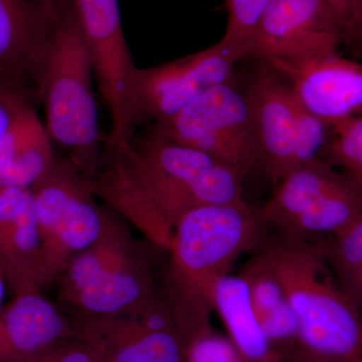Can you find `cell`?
<instances>
[{
	"instance_id": "8",
	"label": "cell",
	"mask_w": 362,
	"mask_h": 362,
	"mask_svg": "<svg viewBox=\"0 0 362 362\" xmlns=\"http://www.w3.org/2000/svg\"><path fill=\"white\" fill-rule=\"evenodd\" d=\"M153 132L211 154L247 177L258 169V145L251 102L233 81L206 94Z\"/></svg>"
},
{
	"instance_id": "22",
	"label": "cell",
	"mask_w": 362,
	"mask_h": 362,
	"mask_svg": "<svg viewBox=\"0 0 362 362\" xmlns=\"http://www.w3.org/2000/svg\"><path fill=\"white\" fill-rule=\"evenodd\" d=\"M296 144L295 168L309 162L323 159L332 134V127L307 110L295 97Z\"/></svg>"
},
{
	"instance_id": "7",
	"label": "cell",
	"mask_w": 362,
	"mask_h": 362,
	"mask_svg": "<svg viewBox=\"0 0 362 362\" xmlns=\"http://www.w3.org/2000/svg\"><path fill=\"white\" fill-rule=\"evenodd\" d=\"M267 228L288 239L314 240L341 232L362 216V197L324 159L292 169L259 209Z\"/></svg>"
},
{
	"instance_id": "4",
	"label": "cell",
	"mask_w": 362,
	"mask_h": 362,
	"mask_svg": "<svg viewBox=\"0 0 362 362\" xmlns=\"http://www.w3.org/2000/svg\"><path fill=\"white\" fill-rule=\"evenodd\" d=\"M252 252L282 285L299 319L302 346L333 357H350L359 352L361 317L340 289L315 243L267 232Z\"/></svg>"
},
{
	"instance_id": "21",
	"label": "cell",
	"mask_w": 362,
	"mask_h": 362,
	"mask_svg": "<svg viewBox=\"0 0 362 362\" xmlns=\"http://www.w3.org/2000/svg\"><path fill=\"white\" fill-rule=\"evenodd\" d=\"M272 0H226L228 25L221 40L247 58V49Z\"/></svg>"
},
{
	"instance_id": "11",
	"label": "cell",
	"mask_w": 362,
	"mask_h": 362,
	"mask_svg": "<svg viewBox=\"0 0 362 362\" xmlns=\"http://www.w3.org/2000/svg\"><path fill=\"white\" fill-rule=\"evenodd\" d=\"M344 35L326 0H272L247 57L269 64L338 54Z\"/></svg>"
},
{
	"instance_id": "10",
	"label": "cell",
	"mask_w": 362,
	"mask_h": 362,
	"mask_svg": "<svg viewBox=\"0 0 362 362\" xmlns=\"http://www.w3.org/2000/svg\"><path fill=\"white\" fill-rule=\"evenodd\" d=\"M243 54L223 40L204 51L153 68H138L135 102L141 119L162 124L216 86L232 80Z\"/></svg>"
},
{
	"instance_id": "12",
	"label": "cell",
	"mask_w": 362,
	"mask_h": 362,
	"mask_svg": "<svg viewBox=\"0 0 362 362\" xmlns=\"http://www.w3.org/2000/svg\"><path fill=\"white\" fill-rule=\"evenodd\" d=\"M159 295L141 310L78 333L104 362H187V341Z\"/></svg>"
},
{
	"instance_id": "26",
	"label": "cell",
	"mask_w": 362,
	"mask_h": 362,
	"mask_svg": "<svg viewBox=\"0 0 362 362\" xmlns=\"http://www.w3.org/2000/svg\"><path fill=\"white\" fill-rule=\"evenodd\" d=\"M33 93L21 86L0 82V141L33 104Z\"/></svg>"
},
{
	"instance_id": "20",
	"label": "cell",
	"mask_w": 362,
	"mask_h": 362,
	"mask_svg": "<svg viewBox=\"0 0 362 362\" xmlns=\"http://www.w3.org/2000/svg\"><path fill=\"white\" fill-rule=\"evenodd\" d=\"M214 304L245 362L283 361L280 352L274 349L259 325L250 301L246 280L240 274H228L218 281Z\"/></svg>"
},
{
	"instance_id": "13",
	"label": "cell",
	"mask_w": 362,
	"mask_h": 362,
	"mask_svg": "<svg viewBox=\"0 0 362 362\" xmlns=\"http://www.w3.org/2000/svg\"><path fill=\"white\" fill-rule=\"evenodd\" d=\"M307 110L331 127L362 116V65L338 54L266 64Z\"/></svg>"
},
{
	"instance_id": "2",
	"label": "cell",
	"mask_w": 362,
	"mask_h": 362,
	"mask_svg": "<svg viewBox=\"0 0 362 362\" xmlns=\"http://www.w3.org/2000/svg\"><path fill=\"white\" fill-rule=\"evenodd\" d=\"M159 266L129 223L109 209L96 242L71 259L57 279L59 306L74 332L141 310L158 290Z\"/></svg>"
},
{
	"instance_id": "9",
	"label": "cell",
	"mask_w": 362,
	"mask_h": 362,
	"mask_svg": "<svg viewBox=\"0 0 362 362\" xmlns=\"http://www.w3.org/2000/svg\"><path fill=\"white\" fill-rule=\"evenodd\" d=\"M94 74L111 114L106 143L129 142L142 120L135 102L138 68L124 35L118 0H73Z\"/></svg>"
},
{
	"instance_id": "14",
	"label": "cell",
	"mask_w": 362,
	"mask_h": 362,
	"mask_svg": "<svg viewBox=\"0 0 362 362\" xmlns=\"http://www.w3.org/2000/svg\"><path fill=\"white\" fill-rule=\"evenodd\" d=\"M258 145V169L277 185L295 168V96L284 78L266 66L247 92Z\"/></svg>"
},
{
	"instance_id": "29",
	"label": "cell",
	"mask_w": 362,
	"mask_h": 362,
	"mask_svg": "<svg viewBox=\"0 0 362 362\" xmlns=\"http://www.w3.org/2000/svg\"><path fill=\"white\" fill-rule=\"evenodd\" d=\"M40 1L45 2L47 4H59L66 1V0H40Z\"/></svg>"
},
{
	"instance_id": "23",
	"label": "cell",
	"mask_w": 362,
	"mask_h": 362,
	"mask_svg": "<svg viewBox=\"0 0 362 362\" xmlns=\"http://www.w3.org/2000/svg\"><path fill=\"white\" fill-rule=\"evenodd\" d=\"M323 159L344 170L362 169V116L333 126Z\"/></svg>"
},
{
	"instance_id": "6",
	"label": "cell",
	"mask_w": 362,
	"mask_h": 362,
	"mask_svg": "<svg viewBox=\"0 0 362 362\" xmlns=\"http://www.w3.org/2000/svg\"><path fill=\"white\" fill-rule=\"evenodd\" d=\"M32 189L40 237L42 290L54 284L71 259L96 242L109 209L98 204L89 180L59 156Z\"/></svg>"
},
{
	"instance_id": "5",
	"label": "cell",
	"mask_w": 362,
	"mask_h": 362,
	"mask_svg": "<svg viewBox=\"0 0 362 362\" xmlns=\"http://www.w3.org/2000/svg\"><path fill=\"white\" fill-rule=\"evenodd\" d=\"M145 194L175 230L183 214L206 204H245V177L194 147L150 134L115 145Z\"/></svg>"
},
{
	"instance_id": "19",
	"label": "cell",
	"mask_w": 362,
	"mask_h": 362,
	"mask_svg": "<svg viewBox=\"0 0 362 362\" xmlns=\"http://www.w3.org/2000/svg\"><path fill=\"white\" fill-rule=\"evenodd\" d=\"M250 254L240 275L246 280L252 310L274 349L284 354L301 344L299 319L278 279L258 255Z\"/></svg>"
},
{
	"instance_id": "16",
	"label": "cell",
	"mask_w": 362,
	"mask_h": 362,
	"mask_svg": "<svg viewBox=\"0 0 362 362\" xmlns=\"http://www.w3.org/2000/svg\"><path fill=\"white\" fill-rule=\"evenodd\" d=\"M71 319L58 304L30 291L0 309V362H26L73 337Z\"/></svg>"
},
{
	"instance_id": "25",
	"label": "cell",
	"mask_w": 362,
	"mask_h": 362,
	"mask_svg": "<svg viewBox=\"0 0 362 362\" xmlns=\"http://www.w3.org/2000/svg\"><path fill=\"white\" fill-rule=\"evenodd\" d=\"M26 362H104L99 350L82 338L62 340Z\"/></svg>"
},
{
	"instance_id": "30",
	"label": "cell",
	"mask_w": 362,
	"mask_h": 362,
	"mask_svg": "<svg viewBox=\"0 0 362 362\" xmlns=\"http://www.w3.org/2000/svg\"><path fill=\"white\" fill-rule=\"evenodd\" d=\"M358 314H359V317H361V323H362V303L361 305V307H359Z\"/></svg>"
},
{
	"instance_id": "27",
	"label": "cell",
	"mask_w": 362,
	"mask_h": 362,
	"mask_svg": "<svg viewBox=\"0 0 362 362\" xmlns=\"http://www.w3.org/2000/svg\"><path fill=\"white\" fill-rule=\"evenodd\" d=\"M339 23L344 40L362 42V0H326Z\"/></svg>"
},
{
	"instance_id": "1",
	"label": "cell",
	"mask_w": 362,
	"mask_h": 362,
	"mask_svg": "<svg viewBox=\"0 0 362 362\" xmlns=\"http://www.w3.org/2000/svg\"><path fill=\"white\" fill-rule=\"evenodd\" d=\"M268 228L259 211L245 204H206L183 214L173 230L158 288L187 341L211 329L214 290L242 255Z\"/></svg>"
},
{
	"instance_id": "15",
	"label": "cell",
	"mask_w": 362,
	"mask_h": 362,
	"mask_svg": "<svg viewBox=\"0 0 362 362\" xmlns=\"http://www.w3.org/2000/svg\"><path fill=\"white\" fill-rule=\"evenodd\" d=\"M59 4L0 0V82L21 86L35 98V82Z\"/></svg>"
},
{
	"instance_id": "18",
	"label": "cell",
	"mask_w": 362,
	"mask_h": 362,
	"mask_svg": "<svg viewBox=\"0 0 362 362\" xmlns=\"http://www.w3.org/2000/svg\"><path fill=\"white\" fill-rule=\"evenodd\" d=\"M35 106L0 141V188H33L54 165L57 154Z\"/></svg>"
},
{
	"instance_id": "17",
	"label": "cell",
	"mask_w": 362,
	"mask_h": 362,
	"mask_svg": "<svg viewBox=\"0 0 362 362\" xmlns=\"http://www.w3.org/2000/svg\"><path fill=\"white\" fill-rule=\"evenodd\" d=\"M40 237L32 188H0V265L14 295L40 290Z\"/></svg>"
},
{
	"instance_id": "24",
	"label": "cell",
	"mask_w": 362,
	"mask_h": 362,
	"mask_svg": "<svg viewBox=\"0 0 362 362\" xmlns=\"http://www.w3.org/2000/svg\"><path fill=\"white\" fill-rule=\"evenodd\" d=\"M187 362H245L232 340L213 331L197 335L187 344Z\"/></svg>"
},
{
	"instance_id": "28",
	"label": "cell",
	"mask_w": 362,
	"mask_h": 362,
	"mask_svg": "<svg viewBox=\"0 0 362 362\" xmlns=\"http://www.w3.org/2000/svg\"><path fill=\"white\" fill-rule=\"evenodd\" d=\"M346 176L350 181L354 183V187L358 190L362 197V169H356V170H345Z\"/></svg>"
},
{
	"instance_id": "3",
	"label": "cell",
	"mask_w": 362,
	"mask_h": 362,
	"mask_svg": "<svg viewBox=\"0 0 362 362\" xmlns=\"http://www.w3.org/2000/svg\"><path fill=\"white\" fill-rule=\"evenodd\" d=\"M89 49L78 25L73 2L57 9L51 35L35 86L44 107L45 128L52 143L88 180L102 156L98 110L93 90Z\"/></svg>"
}]
</instances>
